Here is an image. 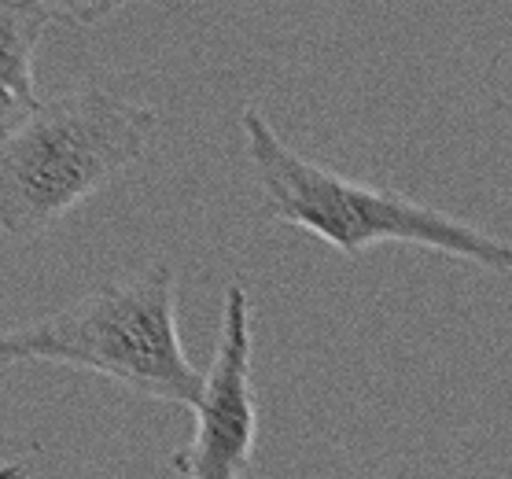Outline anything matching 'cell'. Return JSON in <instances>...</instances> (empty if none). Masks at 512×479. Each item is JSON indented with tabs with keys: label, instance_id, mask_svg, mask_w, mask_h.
I'll return each mask as SVG.
<instances>
[{
	"label": "cell",
	"instance_id": "cell-1",
	"mask_svg": "<svg viewBox=\"0 0 512 479\" xmlns=\"http://www.w3.org/2000/svg\"><path fill=\"white\" fill-rule=\"evenodd\" d=\"M148 104L85 85L37 104L0 141V229L34 240L152 148Z\"/></svg>",
	"mask_w": 512,
	"mask_h": 479
},
{
	"label": "cell",
	"instance_id": "cell-2",
	"mask_svg": "<svg viewBox=\"0 0 512 479\" xmlns=\"http://www.w3.org/2000/svg\"><path fill=\"white\" fill-rule=\"evenodd\" d=\"M240 126L269 214L277 222L314 233L343 258H358L380 244H413L465 258L483 269L512 273V240L479 233L476 225L424 207L402 192L361 185L354 177L310 163L280 141L258 104L244 107Z\"/></svg>",
	"mask_w": 512,
	"mask_h": 479
},
{
	"label": "cell",
	"instance_id": "cell-3",
	"mask_svg": "<svg viewBox=\"0 0 512 479\" xmlns=\"http://www.w3.org/2000/svg\"><path fill=\"white\" fill-rule=\"evenodd\" d=\"M56 362L100 373L133 395L192 406L203 373L177 328V273L155 262L140 277L107 284L34 325L0 332V365Z\"/></svg>",
	"mask_w": 512,
	"mask_h": 479
},
{
	"label": "cell",
	"instance_id": "cell-4",
	"mask_svg": "<svg viewBox=\"0 0 512 479\" xmlns=\"http://www.w3.org/2000/svg\"><path fill=\"white\" fill-rule=\"evenodd\" d=\"M255 317L244 284L225 288L218 347L192 402V439L174 454L170 468L185 479H240L251 472L258 435L255 409Z\"/></svg>",
	"mask_w": 512,
	"mask_h": 479
},
{
	"label": "cell",
	"instance_id": "cell-5",
	"mask_svg": "<svg viewBox=\"0 0 512 479\" xmlns=\"http://www.w3.org/2000/svg\"><path fill=\"white\" fill-rule=\"evenodd\" d=\"M52 15L37 0H0V141L34 111V52Z\"/></svg>",
	"mask_w": 512,
	"mask_h": 479
},
{
	"label": "cell",
	"instance_id": "cell-6",
	"mask_svg": "<svg viewBox=\"0 0 512 479\" xmlns=\"http://www.w3.org/2000/svg\"><path fill=\"white\" fill-rule=\"evenodd\" d=\"M56 23L67 26H100L104 19L126 8L129 0H37Z\"/></svg>",
	"mask_w": 512,
	"mask_h": 479
}]
</instances>
